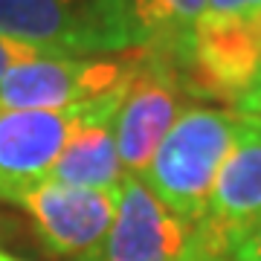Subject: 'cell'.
<instances>
[{
    "label": "cell",
    "instance_id": "17",
    "mask_svg": "<svg viewBox=\"0 0 261 261\" xmlns=\"http://www.w3.org/2000/svg\"><path fill=\"white\" fill-rule=\"evenodd\" d=\"M258 79H261V70H258ZM258 79H255V82H258Z\"/></svg>",
    "mask_w": 261,
    "mask_h": 261
},
{
    "label": "cell",
    "instance_id": "16",
    "mask_svg": "<svg viewBox=\"0 0 261 261\" xmlns=\"http://www.w3.org/2000/svg\"><path fill=\"white\" fill-rule=\"evenodd\" d=\"M0 261H23V258H15V255H6V252H0Z\"/></svg>",
    "mask_w": 261,
    "mask_h": 261
},
{
    "label": "cell",
    "instance_id": "6",
    "mask_svg": "<svg viewBox=\"0 0 261 261\" xmlns=\"http://www.w3.org/2000/svg\"><path fill=\"white\" fill-rule=\"evenodd\" d=\"M130 56L113 58H58L41 56L12 67L0 79L3 111H64L73 105L99 99L128 82Z\"/></svg>",
    "mask_w": 261,
    "mask_h": 261
},
{
    "label": "cell",
    "instance_id": "12",
    "mask_svg": "<svg viewBox=\"0 0 261 261\" xmlns=\"http://www.w3.org/2000/svg\"><path fill=\"white\" fill-rule=\"evenodd\" d=\"M203 18H261V0H206Z\"/></svg>",
    "mask_w": 261,
    "mask_h": 261
},
{
    "label": "cell",
    "instance_id": "8",
    "mask_svg": "<svg viewBox=\"0 0 261 261\" xmlns=\"http://www.w3.org/2000/svg\"><path fill=\"white\" fill-rule=\"evenodd\" d=\"M189 226L137 174H125L105 261H180Z\"/></svg>",
    "mask_w": 261,
    "mask_h": 261
},
{
    "label": "cell",
    "instance_id": "9",
    "mask_svg": "<svg viewBox=\"0 0 261 261\" xmlns=\"http://www.w3.org/2000/svg\"><path fill=\"white\" fill-rule=\"evenodd\" d=\"M203 218L221 232L232 238V247L241 235L261 224V122L255 119L244 140L235 145L224 163L218 183L212 189Z\"/></svg>",
    "mask_w": 261,
    "mask_h": 261
},
{
    "label": "cell",
    "instance_id": "13",
    "mask_svg": "<svg viewBox=\"0 0 261 261\" xmlns=\"http://www.w3.org/2000/svg\"><path fill=\"white\" fill-rule=\"evenodd\" d=\"M41 56H44V53H38L35 47H27V44H18V41H12V38L0 35V79L9 73L12 67L35 61V58H41Z\"/></svg>",
    "mask_w": 261,
    "mask_h": 261
},
{
    "label": "cell",
    "instance_id": "11",
    "mask_svg": "<svg viewBox=\"0 0 261 261\" xmlns=\"http://www.w3.org/2000/svg\"><path fill=\"white\" fill-rule=\"evenodd\" d=\"M203 9L206 0H130L140 47L174 56Z\"/></svg>",
    "mask_w": 261,
    "mask_h": 261
},
{
    "label": "cell",
    "instance_id": "3",
    "mask_svg": "<svg viewBox=\"0 0 261 261\" xmlns=\"http://www.w3.org/2000/svg\"><path fill=\"white\" fill-rule=\"evenodd\" d=\"M130 75V73H128ZM125 84L99 99L64 111H3L0 108V200L20 203L49 177L75 134L87 125L113 122Z\"/></svg>",
    "mask_w": 261,
    "mask_h": 261
},
{
    "label": "cell",
    "instance_id": "14",
    "mask_svg": "<svg viewBox=\"0 0 261 261\" xmlns=\"http://www.w3.org/2000/svg\"><path fill=\"white\" fill-rule=\"evenodd\" d=\"M232 261H261V224L238 238L232 247Z\"/></svg>",
    "mask_w": 261,
    "mask_h": 261
},
{
    "label": "cell",
    "instance_id": "2",
    "mask_svg": "<svg viewBox=\"0 0 261 261\" xmlns=\"http://www.w3.org/2000/svg\"><path fill=\"white\" fill-rule=\"evenodd\" d=\"M0 35L58 58L140 49L130 0H0Z\"/></svg>",
    "mask_w": 261,
    "mask_h": 261
},
{
    "label": "cell",
    "instance_id": "15",
    "mask_svg": "<svg viewBox=\"0 0 261 261\" xmlns=\"http://www.w3.org/2000/svg\"><path fill=\"white\" fill-rule=\"evenodd\" d=\"M235 111L244 113V116H252V119L261 122V79L255 84H252V90L247 96H244L241 102L235 105Z\"/></svg>",
    "mask_w": 261,
    "mask_h": 261
},
{
    "label": "cell",
    "instance_id": "4",
    "mask_svg": "<svg viewBox=\"0 0 261 261\" xmlns=\"http://www.w3.org/2000/svg\"><path fill=\"white\" fill-rule=\"evenodd\" d=\"M189 96L235 105L252 90L261 70V18H203L174 53Z\"/></svg>",
    "mask_w": 261,
    "mask_h": 261
},
{
    "label": "cell",
    "instance_id": "5",
    "mask_svg": "<svg viewBox=\"0 0 261 261\" xmlns=\"http://www.w3.org/2000/svg\"><path fill=\"white\" fill-rule=\"evenodd\" d=\"M130 75L125 82V96L113 119V137L122 168L128 174H145L151 157L168 128L174 125L180 96L186 93L180 84L174 58L163 49H130Z\"/></svg>",
    "mask_w": 261,
    "mask_h": 261
},
{
    "label": "cell",
    "instance_id": "1",
    "mask_svg": "<svg viewBox=\"0 0 261 261\" xmlns=\"http://www.w3.org/2000/svg\"><path fill=\"white\" fill-rule=\"evenodd\" d=\"M252 125V116L232 108L186 105L157 145L142 180L183 224L192 226L203 218L221 168Z\"/></svg>",
    "mask_w": 261,
    "mask_h": 261
},
{
    "label": "cell",
    "instance_id": "10",
    "mask_svg": "<svg viewBox=\"0 0 261 261\" xmlns=\"http://www.w3.org/2000/svg\"><path fill=\"white\" fill-rule=\"evenodd\" d=\"M125 174L128 171L122 168L116 151L113 122H99L82 128L70 140L47 180L79 189H119Z\"/></svg>",
    "mask_w": 261,
    "mask_h": 261
},
{
    "label": "cell",
    "instance_id": "7",
    "mask_svg": "<svg viewBox=\"0 0 261 261\" xmlns=\"http://www.w3.org/2000/svg\"><path fill=\"white\" fill-rule=\"evenodd\" d=\"M116 200L119 189H79L44 180L18 206L29 215L38 241L49 252L67 258H102L116 218Z\"/></svg>",
    "mask_w": 261,
    "mask_h": 261
}]
</instances>
